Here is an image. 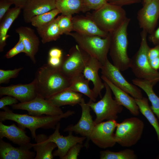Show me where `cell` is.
I'll return each instance as SVG.
<instances>
[{
  "instance_id": "cell-1",
  "label": "cell",
  "mask_w": 159,
  "mask_h": 159,
  "mask_svg": "<svg viewBox=\"0 0 159 159\" xmlns=\"http://www.w3.org/2000/svg\"><path fill=\"white\" fill-rule=\"evenodd\" d=\"M0 112V121L10 120L17 123L18 126L30 131L32 138L35 140L36 131L39 128L55 129L58 123L62 118H67L75 113L74 111L68 110L63 114L57 116H35L27 114H21L13 112L7 107Z\"/></svg>"
},
{
  "instance_id": "cell-2",
  "label": "cell",
  "mask_w": 159,
  "mask_h": 159,
  "mask_svg": "<svg viewBox=\"0 0 159 159\" xmlns=\"http://www.w3.org/2000/svg\"><path fill=\"white\" fill-rule=\"evenodd\" d=\"M34 80L38 95L46 99L67 88L70 82V78L62 73L59 67L48 63L37 69Z\"/></svg>"
},
{
  "instance_id": "cell-3",
  "label": "cell",
  "mask_w": 159,
  "mask_h": 159,
  "mask_svg": "<svg viewBox=\"0 0 159 159\" xmlns=\"http://www.w3.org/2000/svg\"><path fill=\"white\" fill-rule=\"evenodd\" d=\"M130 21L127 18L122 25L111 34L109 54L113 64L120 71L130 68L131 58L127 53V28Z\"/></svg>"
},
{
  "instance_id": "cell-4",
  "label": "cell",
  "mask_w": 159,
  "mask_h": 159,
  "mask_svg": "<svg viewBox=\"0 0 159 159\" xmlns=\"http://www.w3.org/2000/svg\"><path fill=\"white\" fill-rule=\"evenodd\" d=\"M147 33L143 30L140 33V47L131 58L130 68L137 78L149 81L155 85L159 82V72L151 67L148 57L150 48L147 40Z\"/></svg>"
},
{
  "instance_id": "cell-5",
  "label": "cell",
  "mask_w": 159,
  "mask_h": 159,
  "mask_svg": "<svg viewBox=\"0 0 159 159\" xmlns=\"http://www.w3.org/2000/svg\"><path fill=\"white\" fill-rule=\"evenodd\" d=\"M87 16L102 30L110 33L118 29L127 18L122 7L107 2Z\"/></svg>"
},
{
  "instance_id": "cell-6",
  "label": "cell",
  "mask_w": 159,
  "mask_h": 159,
  "mask_svg": "<svg viewBox=\"0 0 159 159\" xmlns=\"http://www.w3.org/2000/svg\"><path fill=\"white\" fill-rule=\"evenodd\" d=\"M67 35L71 36L83 50L90 56L98 60L103 64L107 58L111 40L109 33L105 38L97 36L88 35L76 32H70Z\"/></svg>"
},
{
  "instance_id": "cell-7",
  "label": "cell",
  "mask_w": 159,
  "mask_h": 159,
  "mask_svg": "<svg viewBox=\"0 0 159 159\" xmlns=\"http://www.w3.org/2000/svg\"><path fill=\"white\" fill-rule=\"evenodd\" d=\"M105 92L103 97L97 102L90 100L87 103L96 115L95 124L104 120H116L118 114L122 112L123 106L120 105L112 97V91L108 85L104 82Z\"/></svg>"
},
{
  "instance_id": "cell-8",
  "label": "cell",
  "mask_w": 159,
  "mask_h": 159,
  "mask_svg": "<svg viewBox=\"0 0 159 159\" xmlns=\"http://www.w3.org/2000/svg\"><path fill=\"white\" fill-rule=\"evenodd\" d=\"M144 127V122L138 117L125 119L121 122L117 123L114 134L116 143L125 147L135 145L140 139Z\"/></svg>"
},
{
  "instance_id": "cell-9",
  "label": "cell",
  "mask_w": 159,
  "mask_h": 159,
  "mask_svg": "<svg viewBox=\"0 0 159 159\" xmlns=\"http://www.w3.org/2000/svg\"><path fill=\"white\" fill-rule=\"evenodd\" d=\"M90 56L77 44L72 47L68 54L62 58L59 68L65 75L70 78L82 73Z\"/></svg>"
},
{
  "instance_id": "cell-10",
  "label": "cell",
  "mask_w": 159,
  "mask_h": 159,
  "mask_svg": "<svg viewBox=\"0 0 159 159\" xmlns=\"http://www.w3.org/2000/svg\"><path fill=\"white\" fill-rule=\"evenodd\" d=\"M12 107L13 109L26 110L29 115L35 116H57L64 113L60 107L38 95L29 101L18 103Z\"/></svg>"
},
{
  "instance_id": "cell-11",
  "label": "cell",
  "mask_w": 159,
  "mask_h": 159,
  "mask_svg": "<svg viewBox=\"0 0 159 159\" xmlns=\"http://www.w3.org/2000/svg\"><path fill=\"white\" fill-rule=\"evenodd\" d=\"M100 69L102 75L135 99H140L143 97L141 90L137 86L128 82L120 70L112 64L108 59L102 65Z\"/></svg>"
},
{
  "instance_id": "cell-12",
  "label": "cell",
  "mask_w": 159,
  "mask_h": 159,
  "mask_svg": "<svg viewBox=\"0 0 159 159\" xmlns=\"http://www.w3.org/2000/svg\"><path fill=\"white\" fill-rule=\"evenodd\" d=\"M117 124L116 120H112L95 124L91 135L90 140L101 148L113 147L117 143L114 131Z\"/></svg>"
},
{
  "instance_id": "cell-13",
  "label": "cell",
  "mask_w": 159,
  "mask_h": 159,
  "mask_svg": "<svg viewBox=\"0 0 159 159\" xmlns=\"http://www.w3.org/2000/svg\"><path fill=\"white\" fill-rule=\"evenodd\" d=\"M79 105L82 110V114L79 120L74 125H68L64 129V131L74 132L86 137L87 140L85 146L87 148L89 146L91 135L95 124L90 114V107L87 103H86L84 98H82Z\"/></svg>"
},
{
  "instance_id": "cell-14",
  "label": "cell",
  "mask_w": 159,
  "mask_h": 159,
  "mask_svg": "<svg viewBox=\"0 0 159 159\" xmlns=\"http://www.w3.org/2000/svg\"><path fill=\"white\" fill-rule=\"evenodd\" d=\"M159 17V0H152L143 5L137 13L140 27L149 34L155 31Z\"/></svg>"
},
{
  "instance_id": "cell-15",
  "label": "cell",
  "mask_w": 159,
  "mask_h": 159,
  "mask_svg": "<svg viewBox=\"0 0 159 159\" xmlns=\"http://www.w3.org/2000/svg\"><path fill=\"white\" fill-rule=\"evenodd\" d=\"M60 127L59 122L57 125L54 133L48 136L47 140L54 143L58 147L57 149L53 153L54 156H58L60 159H62L72 147L77 143H83L86 138L82 136H75L71 132H68L69 135L67 136L62 135L59 132Z\"/></svg>"
},
{
  "instance_id": "cell-16",
  "label": "cell",
  "mask_w": 159,
  "mask_h": 159,
  "mask_svg": "<svg viewBox=\"0 0 159 159\" xmlns=\"http://www.w3.org/2000/svg\"><path fill=\"white\" fill-rule=\"evenodd\" d=\"M9 95L15 98L20 102L29 101L38 95L34 79L28 84H17L0 87V95Z\"/></svg>"
},
{
  "instance_id": "cell-17",
  "label": "cell",
  "mask_w": 159,
  "mask_h": 159,
  "mask_svg": "<svg viewBox=\"0 0 159 159\" xmlns=\"http://www.w3.org/2000/svg\"><path fill=\"white\" fill-rule=\"evenodd\" d=\"M25 129L14 123L7 125L0 122V139L6 138L14 144L31 149L33 144L30 143L31 138L26 135Z\"/></svg>"
},
{
  "instance_id": "cell-18",
  "label": "cell",
  "mask_w": 159,
  "mask_h": 159,
  "mask_svg": "<svg viewBox=\"0 0 159 159\" xmlns=\"http://www.w3.org/2000/svg\"><path fill=\"white\" fill-rule=\"evenodd\" d=\"M24 45L25 54L34 63L36 62L35 55L38 51L40 41L34 30L30 27L20 26L15 29Z\"/></svg>"
},
{
  "instance_id": "cell-19",
  "label": "cell",
  "mask_w": 159,
  "mask_h": 159,
  "mask_svg": "<svg viewBox=\"0 0 159 159\" xmlns=\"http://www.w3.org/2000/svg\"><path fill=\"white\" fill-rule=\"evenodd\" d=\"M55 3V0H28L22 9L24 21L30 23L34 17L56 8Z\"/></svg>"
},
{
  "instance_id": "cell-20",
  "label": "cell",
  "mask_w": 159,
  "mask_h": 159,
  "mask_svg": "<svg viewBox=\"0 0 159 159\" xmlns=\"http://www.w3.org/2000/svg\"><path fill=\"white\" fill-rule=\"evenodd\" d=\"M102 66L98 60L90 56L82 72L85 78L92 82L93 88L92 89L97 97L99 96L102 98L101 91L105 88L104 82H102L98 74Z\"/></svg>"
},
{
  "instance_id": "cell-21",
  "label": "cell",
  "mask_w": 159,
  "mask_h": 159,
  "mask_svg": "<svg viewBox=\"0 0 159 159\" xmlns=\"http://www.w3.org/2000/svg\"><path fill=\"white\" fill-rule=\"evenodd\" d=\"M73 31L88 35L106 37L109 33L102 30L94 21L87 15L73 17Z\"/></svg>"
},
{
  "instance_id": "cell-22",
  "label": "cell",
  "mask_w": 159,
  "mask_h": 159,
  "mask_svg": "<svg viewBox=\"0 0 159 159\" xmlns=\"http://www.w3.org/2000/svg\"><path fill=\"white\" fill-rule=\"evenodd\" d=\"M101 78L109 86L118 103L125 107L132 115L135 116L139 115L140 111L134 98L115 85L103 75H102Z\"/></svg>"
},
{
  "instance_id": "cell-23",
  "label": "cell",
  "mask_w": 159,
  "mask_h": 159,
  "mask_svg": "<svg viewBox=\"0 0 159 159\" xmlns=\"http://www.w3.org/2000/svg\"><path fill=\"white\" fill-rule=\"evenodd\" d=\"M26 147H14L0 139V159H32L35 154Z\"/></svg>"
},
{
  "instance_id": "cell-24",
  "label": "cell",
  "mask_w": 159,
  "mask_h": 159,
  "mask_svg": "<svg viewBox=\"0 0 159 159\" xmlns=\"http://www.w3.org/2000/svg\"><path fill=\"white\" fill-rule=\"evenodd\" d=\"M22 8L15 6L10 8L0 21V52L4 51L9 36L7 32L15 20L20 14Z\"/></svg>"
},
{
  "instance_id": "cell-25",
  "label": "cell",
  "mask_w": 159,
  "mask_h": 159,
  "mask_svg": "<svg viewBox=\"0 0 159 159\" xmlns=\"http://www.w3.org/2000/svg\"><path fill=\"white\" fill-rule=\"evenodd\" d=\"M48 136L44 134L37 135L35 140L36 143L32 144L34 150L36 152L34 159H52L53 150L57 147L54 142H48Z\"/></svg>"
},
{
  "instance_id": "cell-26",
  "label": "cell",
  "mask_w": 159,
  "mask_h": 159,
  "mask_svg": "<svg viewBox=\"0 0 159 159\" xmlns=\"http://www.w3.org/2000/svg\"><path fill=\"white\" fill-rule=\"evenodd\" d=\"M82 94L66 89L47 99L60 107L65 105L73 106L79 104L82 98Z\"/></svg>"
},
{
  "instance_id": "cell-27",
  "label": "cell",
  "mask_w": 159,
  "mask_h": 159,
  "mask_svg": "<svg viewBox=\"0 0 159 159\" xmlns=\"http://www.w3.org/2000/svg\"><path fill=\"white\" fill-rule=\"evenodd\" d=\"M70 79V85L67 89L83 94L90 100L95 102L96 101L97 97L89 86L90 81L85 78L82 73L76 74Z\"/></svg>"
},
{
  "instance_id": "cell-28",
  "label": "cell",
  "mask_w": 159,
  "mask_h": 159,
  "mask_svg": "<svg viewBox=\"0 0 159 159\" xmlns=\"http://www.w3.org/2000/svg\"><path fill=\"white\" fill-rule=\"evenodd\" d=\"M132 81L133 84L142 89L147 95L151 104L150 107L159 122V97L153 90V87L155 85L149 81L137 78Z\"/></svg>"
},
{
  "instance_id": "cell-29",
  "label": "cell",
  "mask_w": 159,
  "mask_h": 159,
  "mask_svg": "<svg viewBox=\"0 0 159 159\" xmlns=\"http://www.w3.org/2000/svg\"><path fill=\"white\" fill-rule=\"evenodd\" d=\"M56 8L62 14L71 15L90 10L83 0H55Z\"/></svg>"
},
{
  "instance_id": "cell-30",
  "label": "cell",
  "mask_w": 159,
  "mask_h": 159,
  "mask_svg": "<svg viewBox=\"0 0 159 159\" xmlns=\"http://www.w3.org/2000/svg\"><path fill=\"white\" fill-rule=\"evenodd\" d=\"M36 29L43 44L56 41L61 35L56 18L47 25L36 28Z\"/></svg>"
},
{
  "instance_id": "cell-31",
  "label": "cell",
  "mask_w": 159,
  "mask_h": 159,
  "mask_svg": "<svg viewBox=\"0 0 159 159\" xmlns=\"http://www.w3.org/2000/svg\"><path fill=\"white\" fill-rule=\"evenodd\" d=\"M135 100L140 111L154 128L159 143V122L149 104L148 99L143 97L141 99Z\"/></svg>"
},
{
  "instance_id": "cell-32",
  "label": "cell",
  "mask_w": 159,
  "mask_h": 159,
  "mask_svg": "<svg viewBox=\"0 0 159 159\" xmlns=\"http://www.w3.org/2000/svg\"><path fill=\"white\" fill-rule=\"evenodd\" d=\"M100 159H136L137 155L132 150L127 149L118 152L109 150L101 151L100 155Z\"/></svg>"
},
{
  "instance_id": "cell-33",
  "label": "cell",
  "mask_w": 159,
  "mask_h": 159,
  "mask_svg": "<svg viewBox=\"0 0 159 159\" xmlns=\"http://www.w3.org/2000/svg\"><path fill=\"white\" fill-rule=\"evenodd\" d=\"M60 13L57 9L55 8L49 11L34 17L31 20L32 25L36 28H39L48 24Z\"/></svg>"
},
{
  "instance_id": "cell-34",
  "label": "cell",
  "mask_w": 159,
  "mask_h": 159,
  "mask_svg": "<svg viewBox=\"0 0 159 159\" xmlns=\"http://www.w3.org/2000/svg\"><path fill=\"white\" fill-rule=\"evenodd\" d=\"M72 18V15L62 14L56 18L61 35L73 31Z\"/></svg>"
},
{
  "instance_id": "cell-35",
  "label": "cell",
  "mask_w": 159,
  "mask_h": 159,
  "mask_svg": "<svg viewBox=\"0 0 159 159\" xmlns=\"http://www.w3.org/2000/svg\"><path fill=\"white\" fill-rule=\"evenodd\" d=\"M23 69L20 67L12 70L0 69V84L6 83L10 79L16 77L19 72Z\"/></svg>"
},
{
  "instance_id": "cell-36",
  "label": "cell",
  "mask_w": 159,
  "mask_h": 159,
  "mask_svg": "<svg viewBox=\"0 0 159 159\" xmlns=\"http://www.w3.org/2000/svg\"><path fill=\"white\" fill-rule=\"evenodd\" d=\"M26 50L24 45L21 39L19 38L16 44L12 48L8 51L5 55L7 59L13 57L18 54L23 52L25 53Z\"/></svg>"
},
{
  "instance_id": "cell-37",
  "label": "cell",
  "mask_w": 159,
  "mask_h": 159,
  "mask_svg": "<svg viewBox=\"0 0 159 159\" xmlns=\"http://www.w3.org/2000/svg\"><path fill=\"white\" fill-rule=\"evenodd\" d=\"M83 143H77L72 147L62 159H77L79 153L83 147Z\"/></svg>"
},
{
  "instance_id": "cell-38",
  "label": "cell",
  "mask_w": 159,
  "mask_h": 159,
  "mask_svg": "<svg viewBox=\"0 0 159 159\" xmlns=\"http://www.w3.org/2000/svg\"><path fill=\"white\" fill-rule=\"evenodd\" d=\"M83 0L85 5L90 10H98L107 3L106 0Z\"/></svg>"
},
{
  "instance_id": "cell-39",
  "label": "cell",
  "mask_w": 159,
  "mask_h": 159,
  "mask_svg": "<svg viewBox=\"0 0 159 159\" xmlns=\"http://www.w3.org/2000/svg\"><path fill=\"white\" fill-rule=\"evenodd\" d=\"M18 101L15 98L9 95L1 97L0 99V109H3L8 105L12 106L16 104Z\"/></svg>"
},
{
  "instance_id": "cell-40",
  "label": "cell",
  "mask_w": 159,
  "mask_h": 159,
  "mask_svg": "<svg viewBox=\"0 0 159 159\" xmlns=\"http://www.w3.org/2000/svg\"><path fill=\"white\" fill-rule=\"evenodd\" d=\"M108 3L122 7L124 5L140 3L142 0H106Z\"/></svg>"
},
{
  "instance_id": "cell-41",
  "label": "cell",
  "mask_w": 159,
  "mask_h": 159,
  "mask_svg": "<svg viewBox=\"0 0 159 159\" xmlns=\"http://www.w3.org/2000/svg\"><path fill=\"white\" fill-rule=\"evenodd\" d=\"M12 4L11 3L6 0H0V21L10 9V7Z\"/></svg>"
},
{
  "instance_id": "cell-42",
  "label": "cell",
  "mask_w": 159,
  "mask_h": 159,
  "mask_svg": "<svg viewBox=\"0 0 159 159\" xmlns=\"http://www.w3.org/2000/svg\"><path fill=\"white\" fill-rule=\"evenodd\" d=\"M159 56V45H155L149 49L148 53V57L150 61Z\"/></svg>"
},
{
  "instance_id": "cell-43",
  "label": "cell",
  "mask_w": 159,
  "mask_h": 159,
  "mask_svg": "<svg viewBox=\"0 0 159 159\" xmlns=\"http://www.w3.org/2000/svg\"><path fill=\"white\" fill-rule=\"evenodd\" d=\"M149 41L155 45H159V27L149 36Z\"/></svg>"
},
{
  "instance_id": "cell-44",
  "label": "cell",
  "mask_w": 159,
  "mask_h": 159,
  "mask_svg": "<svg viewBox=\"0 0 159 159\" xmlns=\"http://www.w3.org/2000/svg\"><path fill=\"white\" fill-rule=\"evenodd\" d=\"M62 58L49 57L47 63L51 66L55 67H59L62 61Z\"/></svg>"
},
{
  "instance_id": "cell-45",
  "label": "cell",
  "mask_w": 159,
  "mask_h": 159,
  "mask_svg": "<svg viewBox=\"0 0 159 159\" xmlns=\"http://www.w3.org/2000/svg\"><path fill=\"white\" fill-rule=\"evenodd\" d=\"M62 50L57 48H53L49 50V57L62 58Z\"/></svg>"
},
{
  "instance_id": "cell-46",
  "label": "cell",
  "mask_w": 159,
  "mask_h": 159,
  "mask_svg": "<svg viewBox=\"0 0 159 159\" xmlns=\"http://www.w3.org/2000/svg\"><path fill=\"white\" fill-rule=\"evenodd\" d=\"M14 5L15 6L23 9L28 0H6Z\"/></svg>"
},
{
  "instance_id": "cell-47",
  "label": "cell",
  "mask_w": 159,
  "mask_h": 159,
  "mask_svg": "<svg viewBox=\"0 0 159 159\" xmlns=\"http://www.w3.org/2000/svg\"><path fill=\"white\" fill-rule=\"evenodd\" d=\"M151 67L154 70H159V56L149 61Z\"/></svg>"
},
{
  "instance_id": "cell-48",
  "label": "cell",
  "mask_w": 159,
  "mask_h": 159,
  "mask_svg": "<svg viewBox=\"0 0 159 159\" xmlns=\"http://www.w3.org/2000/svg\"><path fill=\"white\" fill-rule=\"evenodd\" d=\"M143 5L145 4L152 0H142Z\"/></svg>"
}]
</instances>
